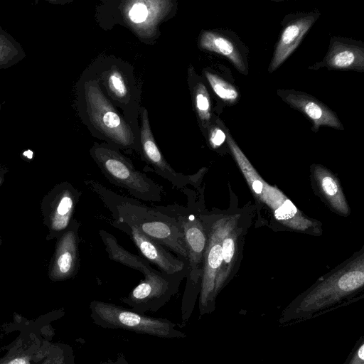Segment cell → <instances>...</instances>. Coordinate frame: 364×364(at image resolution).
I'll use <instances>...</instances> for the list:
<instances>
[{
    "instance_id": "1",
    "label": "cell",
    "mask_w": 364,
    "mask_h": 364,
    "mask_svg": "<svg viewBox=\"0 0 364 364\" xmlns=\"http://www.w3.org/2000/svg\"><path fill=\"white\" fill-rule=\"evenodd\" d=\"M85 183L108 209L113 221L134 226L188 264L183 232L173 216L159 206L149 207L136 199L117 193L94 179H87Z\"/></svg>"
},
{
    "instance_id": "2",
    "label": "cell",
    "mask_w": 364,
    "mask_h": 364,
    "mask_svg": "<svg viewBox=\"0 0 364 364\" xmlns=\"http://www.w3.org/2000/svg\"><path fill=\"white\" fill-rule=\"evenodd\" d=\"M181 191L187 197L186 206L174 204L159 208L177 220L186 248L188 272L181 308L182 323L185 326L200 294L208 236L202 217L201 201L197 200L196 193L186 187Z\"/></svg>"
},
{
    "instance_id": "3",
    "label": "cell",
    "mask_w": 364,
    "mask_h": 364,
    "mask_svg": "<svg viewBox=\"0 0 364 364\" xmlns=\"http://www.w3.org/2000/svg\"><path fill=\"white\" fill-rule=\"evenodd\" d=\"M363 267L362 259L315 284L282 311L279 323L287 325L311 318L353 296L363 286Z\"/></svg>"
},
{
    "instance_id": "4",
    "label": "cell",
    "mask_w": 364,
    "mask_h": 364,
    "mask_svg": "<svg viewBox=\"0 0 364 364\" xmlns=\"http://www.w3.org/2000/svg\"><path fill=\"white\" fill-rule=\"evenodd\" d=\"M90 155L105 178L112 184L126 190L136 199L146 202H160L163 188L136 170L132 162L115 149L95 144Z\"/></svg>"
},
{
    "instance_id": "5",
    "label": "cell",
    "mask_w": 364,
    "mask_h": 364,
    "mask_svg": "<svg viewBox=\"0 0 364 364\" xmlns=\"http://www.w3.org/2000/svg\"><path fill=\"white\" fill-rule=\"evenodd\" d=\"M93 323L104 328L123 329L164 338H183L186 335L176 324L164 318L149 316L106 301L93 300L90 304Z\"/></svg>"
},
{
    "instance_id": "6",
    "label": "cell",
    "mask_w": 364,
    "mask_h": 364,
    "mask_svg": "<svg viewBox=\"0 0 364 364\" xmlns=\"http://www.w3.org/2000/svg\"><path fill=\"white\" fill-rule=\"evenodd\" d=\"M202 217L206 228L208 240L198 296L200 317L212 314L215 309V280L223 262L221 245L230 218V216L208 215L203 213Z\"/></svg>"
},
{
    "instance_id": "7",
    "label": "cell",
    "mask_w": 364,
    "mask_h": 364,
    "mask_svg": "<svg viewBox=\"0 0 364 364\" xmlns=\"http://www.w3.org/2000/svg\"><path fill=\"white\" fill-rule=\"evenodd\" d=\"M85 95L87 114L95 128L119 147L134 148L132 130L105 97L97 82L85 84Z\"/></svg>"
},
{
    "instance_id": "8",
    "label": "cell",
    "mask_w": 364,
    "mask_h": 364,
    "mask_svg": "<svg viewBox=\"0 0 364 364\" xmlns=\"http://www.w3.org/2000/svg\"><path fill=\"white\" fill-rule=\"evenodd\" d=\"M187 274L170 275L155 269L144 276L122 301L131 309L141 314L156 312L167 304L179 290Z\"/></svg>"
},
{
    "instance_id": "9",
    "label": "cell",
    "mask_w": 364,
    "mask_h": 364,
    "mask_svg": "<svg viewBox=\"0 0 364 364\" xmlns=\"http://www.w3.org/2000/svg\"><path fill=\"white\" fill-rule=\"evenodd\" d=\"M141 119L140 145L144 161L152 167L156 174L168 181L173 187L181 190L191 185L198 188L203 169L193 175L176 172L165 159L156 143L145 109L142 110Z\"/></svg>"
},
{
    "instance_id": "10",
    "label": "cell",
    "mask_w": 364,
    "mask_h": 364,
    "mask_svg": "<svg viewBox=\"0 0 364 364\" xmlns=\"http://www.w3.org/2000/svg\"><path fill=\"white\" fill-rule=\"evenodd\" d=\"M112 225L125 232L143 257L149 263L156 265L163 273L170 275L186 273L188 275L186 262L173 255L167 248L143 234L134 226L113 220Z\"/></svg>"
},
{
    "instance_id": "11",
    "label": "cell",
    "mask_w": 364,
    "mask_h": 364,
    "mask_svg": "<svg viewBox=\"0 0 364 364\" xmlns=\"http://www.w3.org/2000/svg\"><path fill=\"white\" fill-rule=\"evenodd\" d=\"M318 11L287 15L282 22V29L268 67L273 73L291 55L303 38L319 18Z\"/></svg>"
},
{
    "instance_id": "12",
    "label": "cell",
    "mask_w": 364,
    "mask_h": 364,
    "mask_svg": "<svg viewBox=\"0 0 364 364\" xmlns=\"http://www.w3.org/2000/svg\"><path fill=\"white\" fill-rule=\"evenodd\" d=\"M277 93L284 102L299 110L308 118L312 124L313 132H318L321 127H328L338 130L344 129L336 113L314 96L292 89H279Z\"/></svg>"
},
{
    "instance_id": "13",
    "label": "cell",
    "mask_w": 364,
    "mask_h": 364,
    "mask_svg": "<svg viewBox=\"0 0 364 364\" xmlns=\"http://www.w3.org/2000/svg\"><path fill=\"white\" fill-rule=\"evenodd\" d=\"M326 68L333 70L364 71V45L360 41L332 37L326 54L309 70Z\"/></svg>"
},
{
    "instance_id": "14",
    "label": "cell",
    "mask_w": 364,
    "mask_h": 364,
    "mask_svg": "<svg viewBox=\"0 0 364 364\" xmlns=\"http://www.w3.org/2000/svg\"><path fill=\"white\" fill-rule=\"evenodd\" d=\"M170 3L168 1L146 0L127 1L123 8L124 20L137 33L150 35L168 12Z\"/></svg>"
},
{
    "instance_id": "15",
    "label": "cell",
    "mask_w": 364,
    "mask_h": 364,
    "mask_svg": "<svg viewBox=\"0 0 364 364\" xmlns=\"http://www.w3.org/2000/svg\"><path fill=\"white\" fill-rule=\"evenodd\" d=\"M198 45L203 50L226 58L242 74L248 73L245 47L240 46V41L234 39L232 35L215 31H203L200 35Z\"/></svg>"
},
{
    "instance_id": "16",
    "label": "cell",
    "mask_w": 364,
    "mask_h": 364,
    "mask_svg": "<svg viewBox=\"0 0 364 364\" xmlns=\"http://www.w3.org/2000/svg\"><path fill=\"white\" fill-rule=\"evenodd\" d=\"M77 224L68 229L61 237L55 254L52 273L57 279L75 275L79 267Z\"/></svg>"
},
{
    "instance_id": "17",
    "label": "cell",
    "mask_w": 364,
    "mask_h": 364,
    "mask_svg": "<svg viewBox=\"0 0 364 364\" xmlns=\"http://www.w3.org/2000/svg\"><path fill=\"white\" fill-rule=\"evenodd\" d=\"M99 234L110 260L137 270L144 276L155 270L144 257L134 255L125 250L107 231L100 230Z\"/></svg>"
},
{
    "instance_id": "18",
    "label": "cell",
    "mask_w": 364,
    "mask_h": 364,
    "mask_svg": "<svg viewBox=\"0 0 364 364\" xmlns=\"http://www.w3.org/2000/svg\"><path fill=\"white\" fill-rule=\"evenodd\" d=\"M314 173L322 192L331 205L343 213H348V206L341 189L331 173L321 166L314 168Z\"/></svg>"
},
{
    "instance_id": "19",
    "label": "cell",
    "mask_w": 364,
    "mask_h": 364,
    "mask_svg": "<svg viewBox=\"0 0 364 364\" xmlns=\"http://www.w3.org/2000/svg\"><path fill=\"white\" fill-rule=\"evenodd\" d=\"M79 196L77 191L71 188L62 191L51 220L53 230L60 231L68 228Z\"/></svg>"
},
{
    "instance_id": "20",
    "label": "cell",
    "mask_w": 364,
    "mask_h": 364,
    "mask_svg": "<svg viewBox=\"0 0 364 364\" xmlns=\"http://www.w3.org/2000/svg\"><path fill=\"white\" fill-rule=\"evenodd\" d=\"M25 57L21 44L0 26V70L17 64Z\"/></svg>"
},
{
    "instance_id": "21",
    "label": "cell",
    "mask_w": 364,
    "mask_h": 364,
    "mask_svg": "<svg viewBox=\"0 0 364 364\" xmlns=\"http://www.w3.org/2000/svg\"><path fill=\"white\" fill-rule=\"evenodd\" d=\"M204 75L215 95L226 105H233L240 100V95L234 85L220 75L204 70Z\"/></svg>"
},
{
    "instance_id": "22",
    "label": "cell",
    "mask_w": 364,
    "mask_h": 364,
    "mask_svg": "<svg viewBox=\"0 0 364 364\" xmlns=\"http://www.w3.org/2000/svg\"><path fill=\"white\" fill-rule=\"evenodd\" d=\"M195 108L202 127L208 130L213 123L211 101L209 92L205 85L198 82L193 89Z\"/></svg>"
},
{
    "instance_id": "23",
    "label": "cell",
    "mask_w": 364,
    "mask_h": 364,
    "mask_svg": "<svg viewBox=\"0 0 364 364\" xmlns=\"http://www.w3.org/2000/svg\"><path fill=\"white\" fill-rule=\"evenodd\" d=\"M105 75L107 87L112 96L120 101L127 100L129 90L122 73L117 70H112Z\"/></svg>"
},
{
    "instance_id": "24",
    "label": "cell",
    "mask_w": 364,
    "mask_h": 364,
    "mask_svg": "<svg viewBox=\"0 0 364 364\" xmlns=\"http://www.w3.org/2000/svg\"><path fill=\"white\" fill-rule=\"evenodd\" d=\"M208 140L213 149L220 147L226 141V134L223 128V122L218 118L215 119L208 129Z\"/></svg>"
},
{
    "instance_id": "25",
    "label": "cell",
    "mask_w": 364,
    "mask_h": 364,
    "mask_svg": "<svg viewBox=\"0 0 364 364\" xmlns=\"http://www.w3.org/2000/svg\"><path fill=\"white\" fill-rule=\"evenodd\" d=\"M343 364H364V337L357 341L351 353Z\"/></svg>"
},
{
    "instance_id": "26",
    "label": "cell",
    "mask_w": 364,
    "mask_h": 364,
    "mask_svg": "<svg viewBox=\"0 0 364 364\" xmlns=\"http://www.w3.org/2000/svg\"><path fill=\"white\" fill-rule=\"evenodd\" d=\"M100 364H129L125 356L123 354H119L114 360H107L102 362Z\"/></svg>"
},
{
    "instance_id": "27",
    "label": "cell",
    "mask_w": 364,
    "mask_h": 364,
    "mask_svg": "<svg viewBox=\"0 0 364 364\" xmlns=\"http://www.w3.org/2000/svg\"><path fill=\"white\" fill-rule=\"evenodd\" d=\"M9 364H26V362L23 358H16L9 362Z\"/></svg>"
},
{
    "instance_id": "28",
    "label": "cell",
    "mask_w": 364,
    "mask_h": 364,
    "mask_svg": "<svg viewBox=\"0 0 364 364\" xmlns=\"http://www.w3.org/2000/svg\"><path fill=\"white\" fill-rule=\"evenodd\" d=\"M1 179L0 178V183H1Z\"/></svg>"
},
{
    "instance_id": "29",
    "label": "cell",
    "mask_w": 364,
    "mask_h": 364,
    "mask_svg": "<svg viewBox=\"0 0 364 364\" xmlns=\"http://www.w3.org/2000/svg\"><path fill=\"white\" fill-rule=\"evenodd\" d=\"M1 106H0V113H1Z\"/></svg>"
}]
</instances>
